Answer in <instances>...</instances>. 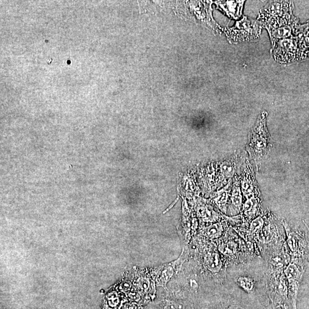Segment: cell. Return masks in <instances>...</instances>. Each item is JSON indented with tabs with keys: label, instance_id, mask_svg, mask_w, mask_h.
Returning a JSON list of instances; mask_svg holds the SVG:
<instances>
[{
	"label": "cell",
	"instance_id": "obj_3",
	"mask_svg": "<svg viewBox=\"0 0 309 309\" xmlns=\"http://www.w3.org/2000/svg\"><path fill=\"white\" fill-rule=\"evenodd\" d=\"M242 207V211L247 219H251L256 216L261 209V193L258 188L249 198Z\"/></svg>",
	"mask_w": 309,
	"mask_h": 309
},
{
	"label": "cell",
	"instance_id": "obj_10",
	"mask_svg": "<svg viewBox=\"0 0 309 309\" xmlns=\"http://www.w3.org/2000/svg\"><path fill=\"white\" fill-rule=\"evenodd\" d=\"M275 260H276V261H279L280 259L279 258H276ZM276 263H277V265H276V266H278V261H275Z\"/></svg>",
	"mask_w": 309,
	"mask_h": 309
},
{
	"label": "cell",
	"instance_id": "obj_4",
	"mask_svg": "<svg viewBox=\"0 0 309 309\" xmlns=\"http://www.w3.org/2000/svg\"><path fill=\"white\" fill-rule=\"evenodd\" d=\"M240 184H241V179L238 174H235L231 201L238 213L242 208V195Z\"/></svg>",
	"mask_w": 309,
	"mask_h": 309
},
{
	"label": "cell",
	"instance_id": "obj_8",
	"mask_svg": "<svg viewBox=\"0 0 309 309\" xmlns=\"http://www.w3.org/2000/svg\"><path fill=\"white\" fill-rule=\"evenodd\" d=\"M222 231V227L219 225H214L210 227L207 232L209 237H216L220 235Z\"/></svg>",
	"mask_w": 309,
	"mask_h": 309
},
{
	"label": "cell",
	"instance_id": "obj_9",
	"mask_svg": "<svg viewBox=\"0 0 309 309\" xmlns=\"http://www.w3.org/2000/svg\"><path fill=\"white\" fill-rule=\"evenodd\" d=\"M231 309H243V308L239 307H233V308H232Z\"/></svg>",
	"mask_w": 309,
	"mask_h": 309
},
{
	"label": "cell",
	"instance_id": "obj_5",
	"mask_svg": "<svg viewBox=\"0 0 309 309\" xmlns=\"http://www.w3.org/2000/svg\"><path fill=\"white\" fill-rule=\"evenodd\" d=\"M231 182H229L225 189L222 190L220 195L217 198V203L221 206L222 210L226 211V205L227 202V199L229 198V195L231 189Z\"/></svg>",
	"mask_w": 309,
	"mask_h": 309
},
{
	"label": "cell",
	"instance_id": "obj_1",
	"mask_svg": "<svg viewBox=\"0 0 309 309\" xmlns=\"http://www.w3.org/2000/svg\"><path fill=\"white\" fill-rule=\"evenodd\" d=\"M267 116L266 112L260 114L249 134L247 144L248 152L258 165L265 160L272 147L271 138L266 126Z\"/></svg>",
	"mask_w": 309,
	"mask_h": 309
},
{
	"label": "cell",
	"instance_id": "obj_6",
	"mask_svg": "<svg viewBox=\"0 0 309 309\" xmlns=\"http://www.w3.org/2000/svg\"><path fill=\"white\" fill-rule=\"evenodd\" d=\"M264 223H265V221L261 217L254 219L252 221L250 225V231L251 233L253 234L259 233L263 229Z\"/></svg>",
	"mask_w": 309,
	"mask_h": 309
},
{
	"label": "cell",
	"instance_id": "obj_2",
	"mask_svg": "<svg viewBox=\"0 0 309 309\" xmlns=\"http://www.w3.org/2000/svg\"><path fill=\"white\" fill-rule=\"evenodd\" d=\"M242 192L245 197L249 198L258 188L255 177L253 165L247 158L243 162L241 177Z\"/></svg>",
	"mask_w": 309,
	"mask_h": 309
},
{
	"label": "cell",
	"instance_id": "obj_7",
	"mask_svg": "<svg viewBox=\"0 0 309 309\" xmlns=\"http://www.w3.org/2000/svg\"><path fill=\"white\" fill-rule=\"evenodd\" d=\"M238 282L239 285L246 291H250L253 290L254 284L251 279L246 277H241L239 278Z\"/></svg>",
	"mask_w": 309,
	"mask_h": 309
}]
</instances>
